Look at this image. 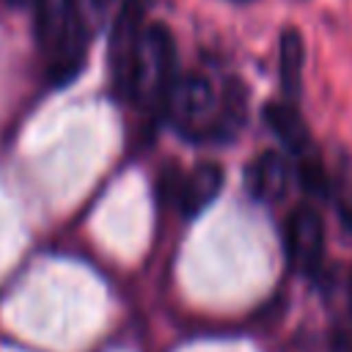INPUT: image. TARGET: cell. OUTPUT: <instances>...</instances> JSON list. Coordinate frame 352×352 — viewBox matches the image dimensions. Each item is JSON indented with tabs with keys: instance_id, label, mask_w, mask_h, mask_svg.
<instances>
[{
	"instance_id": "cell-1",
	"label": "cell",
	"mask_w": 352,
	"mask_h": 352,
	"mask_svg": "<svg viewBox=\"0 0 352 352\" xmlns=\"http://www.w3.org/2000/svg\"><path fill=\"white\" fill-rule=\"evenodd\" d=\"M162 113L190 140H231L245 126V88L228 82L223 91L204 74L176 77Z\"/></svg>"
},
{
	"instance_id": "cell-2",
	"label": "cell",
	"mask_w": 352,
	"mask_h": 352,
	"mask_svg": "<svg viewBox=\"0 0 352 352\" xmlns=\"http://www.w3.org/2000/svg\"><path fill=\"white\" fill-rule=\"evenodd\" d=\"M33 3V36L50 82H72L91 47L72 0H30Z\"/></svg>"
},
{
	"instance_id": "cell-3",
	"label": "cell",
	"mask_w": 352,
	"mask_h": 352,
	"mask_svg": "<svg viewBox=\"0 0 352 352\" xmlns=\"http://www.w3.org/2000/svg\"><path fill=\"white\" fill-rule=\"evenodd\" d=\"M173 82H176L173 33L162 22H146L140 41H138V50H135V60H132L124 99L132 102L135 107L146 110V113H162Z\"/></svg>"
},
{
	"instance_id": "cell-4",
	"label": "cell",
	"mask_w": 352,
	"mask_h": 352,
	"mask_svg": "<svg viewBox=\"0 0 352 352\" xmlns=\"http://www.w3.org/2000/svg\"><path fill=\"white\" fill-rule=\"evenodd\" d=\"M143 25H146V0H124L113 16L110 60H107L113 88L121 99L126 94V82H129V72H132V60H135V50H138Z\"/></svg>"
},
{
	"instance_id": "cell-5",
	"label": "cell",
	"mask_w": 352,
	"mask_h": 352,
	"mask_svg": "<svg viewBox=\"0 0 352 352\" xmlns=\"http://www.w3.org/2000/svg\"><path fill=\"white\" fill-rule=\"evenodd\" d=\"M286 256L289 264L302 275H316L324 258V220L311 204L292 209L286 220Z\"/></svg>"
},
{
	"instance_id": "cell-6",
	"label": "cell",
	"mask_w": 352,
	"mask_h": 352,
	"mask_svg": "<svg viewBox=\"0 0 352 352\" xmlns=\"http://www.w3.org/2000/svg\"><path fill=\"white\" fill-rule=\"evenodd\" d=\"M223 168L217 162H201L195 165L187 176H182L176 182V192H173V201L179 206V212L184 217H195L201 214L223 190Z\"/></svg>"
},
{
	"instance_id": "cell-7",
	"label": "cell",
	"mask_w": 352,
	"mask_h": 352,
	"mask_svg": "<svg viewBox=\"0 0 352 352\" xmlns=\"http://www.w3.org/2000/svg\"><path fill=\"white\" fill-rule=\"evenodd\" d=\"M245 182H248V192L256 201L275 204L289 190V165L278 151H264L250 162Z\"/></svg>"
},
{
	"instance_id": "cell-8",
	"label": "cell",
	"mask_w": 352,
	"mask_h": 352,
	"mask_svg": "<svg viewBox=\"0 0 352 352\" xmlns=\"http://www.w3.org/2000/svg\"><path fill=\"white\" fill-rule=\"evenodd\" d=\"M264 121L275 132V138L286 146V151L302 154L311 146V132H308V126H305V121H302V116H300L294 102H286V99L270 102L264 107Z\"/></svg>"
},
{
	"instance_id": "cell-9",
	"label": "cell",
	"mask_w": 352,
	"mask_h": 352,
	"mask_svg": "<svg viewBox=\"0 0 352 352\" xmlns=\"http://www.w3.org/2000/svg\"><path fill=\"white\" fill-rule=\"evenodd\" d=\"M302 63H305V47L297 28H283L280 33V55H278V72H280V88L283 99L294 102L302 91Z\"/></svg>"
},
{
	"instance_id": "cell-10",
	"label": "cell",
	"mask_w": 352,
	"mask_h": 352,
	"mask_svg": "<svg viewBox=\"0 0 352 352\" xmlns=\"http://www.w3.org/2000/svg\"><path fill=\"white\" fill-rule=\"evenodd\" d=\"M116 3L118 0H72L77 19L82 25V30L88 33V38L94 41L96 33L104 30V25L110 22V16L116 14Z\"/></svg>"
},
{
	"instance_id": "cell-11",
	"label": "cell",
	"mask_w": 352,
	"mask_h": 352,
	"mask_svg": "<svg viewBox=\"0 0 352 352\" xmlns=\"http://www.w3.org/2000/svg\"><path fill=\"white\" fill-rule=\"evenodd\" d=\"M300 184L311 195H319V198L330 195V176H327V170H324L319 157H311V160H305L300 165Z\"/></svg>"
},
{
	"instance_id": "cell-12",
	"label": "cell",
	"mask_w": 352,
	"mask_h": 352,
	"mask_svg": "<svg viewBox=\"0 0 352 352\" xmlns=\"http://www.w3.org/2000/svg\"><path fill=\"white\" fill-rule=\"evenodd\" d=\"M338 217H341V226L352 234V187L338 195Z\"/></svg>"
},
{
	"instance_id": "cell-13",
	"label": "cell",
	"mask_w": 352,
	"mask_h": 352,
	"mask_svg": "<svg viewBox=\"0 0 352 352\" xmlns=\"http://www.w3.org/2000/svg\"><path fill=\"white\" fill-rule=\"evenodd\" d=\"M349 308H352V272H349Z\"/></svg>"
},
{
	"instance_id": "cell-14",
	"label": "cell",
	"mask_w": 352,
	"mask_h": 352,
	"mask_svg": "<svg viewBox=\"0 0 352 352\" xmlns=\"http://www.w3.org/2000/svg\"><path fill=\"white\" fill-rule=\"evenodd\" d=\"M234 3H250V0H234Z\"/></svg>"
},
{
	"instance_id": "cell-15",
	"label": "cell",
	"mask_w": 352,
	"mask_h": 352,
	"mask_svg": "<svg viewBox=\"0 0 352 352\" xmlns=\"http://www.w3.org/2000/svg\"><path fill=\"white\" fill-rule=\"evenodd\" d=\"M16 3H30V0H16Z\"/></svg>"
}]
</instances>
